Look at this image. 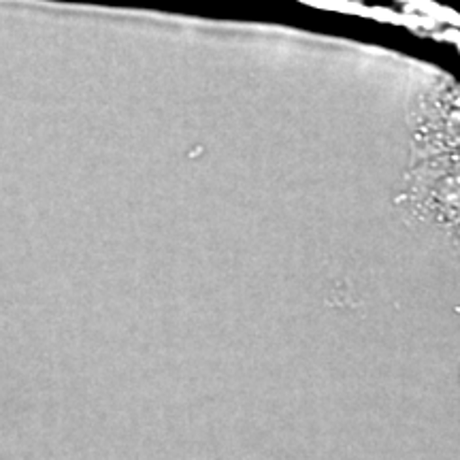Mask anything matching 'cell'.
Masks as SVG:
<instances>
[{"label":"cell","instance_id":"obj_2","mask_svg":"<svg viewBox=\"0 0 460 460\" xmlns=\"http://www.w3.org/2000/svg\"><path fill=\"white\" fill-rule=\"evenodd\" d=\"M0 460H4V458H0Z\"/></svg>","mask_w":460,"mask_h":460},{"label":"cell","instance_id":"obj_1","mask_svg":"<svg viewBox=\"0 0 460 460\" xmlns=\"http://www.w3.org/2000/svg\"><path fill=\"white\" fill-rule=\"evenodd\" d=\"M424 181L433 186L429 211L435 224L460 241V163L439 164L437 172H429Z\"/></svg>","mask_w":460,"mask_h":460}]
</instances>
